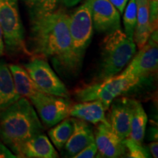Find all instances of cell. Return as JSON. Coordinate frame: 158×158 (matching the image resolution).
<instances>
[{"instance_id": "6da1fadb", "label": "cell", "mask_w": 158, "mask_h": 158, "mask_svg": "<svg viewBox=\"0 0 158 158\" xmlns=\"http://www.w3.org/2000/svg\"><path fill=\"white\" fill-rule=\"evenodd\" d=\"M29 54L48 58L59 70L66 74L78 73L82 63L72 48L69 31V15L63 10L30 14Z\"/></svg>"}, {"instance_id": "7a4b0ae2", "label": "cell", "mask_w": 158, "mask_h": 158, "mask_svg": "<svg viewBox=\"0 0 158 158\" xmlns=\"http://www.w3.org/2000/svg\"><path fill=\"white\" fill-rule=\"evenodd\" d=\"M43 131L36 111L26 98L21 97L0 112V139L13 153L23 143Z\"/></svg>"}, {"instance_id": "3957f363", "label": "cell", "mask_w": 158, "mask_h": 158, "mask_svg": "<svg viewBox=\"0 0 158 158\" xmlns=\"http://www.w3.org/2000/svg\"><path fill=\"white\" fill-rule=\"evenodd\" d=\"M136 52V45L121 29L107 34L102 43L101 61L98 81L114 76L130 62Z\"/></svg>"}, {"instance_id": "277c9868", "label": "cell", "mask_w": 158, "mask_h": 158, "mask_svg": "<svg viewBox=\"0 0 158 158\" xmlns=\"http://www.w3.org/2000/svg\"><path fill=\"white\" fill-rule=\"evenodd\" d=\"M0 26L3 31L6 51L10 54H30L25 43L19 0H0Z\"/></svg>"}, {"instance_id": "5b68a950", "label": "cell", "mask_w": 158, "mask_h": 158, "mask_svg": "<svg viewBox=\"0 0 158 158\" xmlns=\"http://www.w3.org/2000/svg\"><path fill=\"white\" fill-rule=\"evenodd\" d=\"M137 84L123 75H116L78 89L75 92V96L81 102L99 100L107 110L114 99Z\"/></svg>"}, {"instance_id": "8992f818", "label": "cell", "mask_w": 158, "mask_h": 158, "mask_svg": "<svg viewBox=\"0 0 158 158\" xmlns=\"http://www.w3.org/2000/svg\"><path fill=\"white\" fill-rule=\"evenodd\" d=\"M91 0H86L69 17V31L73 52L82 63L93 35Z\"/></svg>"}, {"instance_id": "52a82bcc", "label": "cell", "mask_w": 158, "mask_h": 158, "mask_svg": "<svg viewBox=\"0 0 158 158\" xmlns=\"http://www.w3.org/2000/svg\"><path fill=\"white\" fill-rule=\"evenodd\" d=\"M157 29L153 31L147 42L132 58L122 75L138 84L142 79L157 72L158 66Z\"/></svg>"}, {"instance_id": "ba28073f", "label": "cell", "mask_w": 158, "mask_h": 158, "mask_svg": "<svg viewBox=\"0 0 158 158\" xmlns=\"http://www.w3.org/2000/svg\"><path fill=\"white\" fill-rule=\"evenodd\" d=\"M25 70L45 94L69 98V92L65 85L59 79L46 61L41 57H35L24 64Z\"/></svg>"}, {"instance_id": "9c48e42d", "label": "cell", "mask_w": 158, "mask_h": 158, "mask_svg": "<svg viewBox=\"0 0 158 158\" xmlns=\"http://www.w3.org/2000/svg\"><path fill=\"white\" fill-rule=\"evenodd\" d=\"M41 120L48 127L62 121L70 115L71 102L68 98L41 92L30 100Z\"/></svg>"}, {"instance_id": "30bf717a", "label": "cell", "mask_w": 158, "mask_h": 158, "mask_svg": "<svg viewBox=\"0 0 158 158\" xmlns=\"http://www.w3.org/2000/svg\"><path fill=\"white\" fill-rule=\"evenodd\" d=\"M93 27L100 33L121 29L120 13L108 0H91Z\"/></svg>"}, {"instance_id": "8fae6325", "label": "cell", "mask_w": 158, "mask_h": 158, "mask_svg": "<svg viewBox=\"0 0 158 158\" xmlns=\"http://www.w3.org/2000/svg\"><path fill=\"white\" fill-rule=\"evenodd\" d=\"M134 100L120 98L114 99L108 109V122L122 139L129 138L133 113Z\"/></svg>"}, {"instance_id": "7c38bea8", "label": "cell", "mask_w": 158, "mask_h": 158, "mask_svg": "<svg viewBox=\"0 0 158 158\" xmlns=\"http://www.w3.org/2000/svg\"><path fill=\"white\" fill-rule=\"evenodd\" d=\"M98 124L94 133V142L101 157L116 158L125 155L123 139L114 131L108 121Z\"/></svg>"}, {"instance_id": "4fadbf2b", "label": "cell", "mask_w": 158, "mask_h": 158, "mask_svg": "<svg viewBox=\"0 0 158 158\" xmlns=\"http://www.w3.org/2000/svg\"><path fill=\"white\" fill-rule=\"evenodd\" d=\"M18 157L56 158L58 154L46 135L37 134L21 144L14 152Z\"/></svg>"}, {"instance_id": "5bb4252c", "label": "cell", "mask_w": 158, "mask_h": 158, "mask_svg": "<svg viewBox=\"0 0 158 158\" xmlns=\"http://www.w3.org/2000/svg\"><path fill=\"white\" fill-rule=\"evenodd\" d=\"M73 123L72 135L63 147L64 155L69 157H73L86 146L94 142V132L87 122L73 117Z\"/></svg>"}, {"instance_id": "9a60e30c", "label": "cell", "mask_w": 158, "mask_h": 158, "mask_svg": "<svg viewBox=\"0 0 158 158\" xmlns=\"http://www.w3.org/2000/svg\"><path fill=\"white\" fill-rule=\"evenodd\" d=\"M106 110L101 102L99 100H92L81 102L71 106L70 115L86 122L98 124L100 122L107 121Z\"/></svg>"}, {"instance_id": "2e32d148", "label": "cell", "mask_w": 158, "mask_h": 158, "mask_svg": "<svg viewBox=\"0 0 158 158\" xmlns=\"http://www.w3.org/2000/svg\"><path fill=\"white\" fill-rule=\"evenodd\" d=\"M137 21L133 35V41L138 48L146 44L152 32L149 22V0H135Z\"/></svg>"}, {"instance_id": "e0dca14e", "label": "cell", "mask_w": 158, "mask_h": 158, "mask_svg": "<svg viewBox=\"0 0 158 158\" xmlns=\"http://www.w3.org/2000/svg\"><path fill=\"white\" fill-rule=\"evenodd\" d=\"M20 98L15 89L9 65L0 61V112L14 103Z\"/></svg>"}, {"instance_id": "ac0fdd59", "label": "cell", "mask_w": 158, "mask_h": 158, "mask_svg": "<svg viewBox=\"0 0 158 158\" xmlns=\"http://www.w3.org/2000/svg\"><path fill=\"white\" fill-rule=\"evenodd\" d=\"M9 68L13 76L15 89L20 96L30 100L40 93L43 92L37 86L24 68L16 64H10Z\"/></svg>"}, {"instance_id": "d6986e66", "label": "cell", "mask_w": 158, "mask_h": 158, "mask_svg": "<svg viewBox=\"0 0 158 158\" xmlns=\"http://www.w3.org/2000/svg\"><path fill=\"white\" fill-rule=\"evenodd\" d=\"M148 117L141 102L134 100L133 113L129 138L137 143L142 144L146 133Z\"/></svg>"}, {"instance_id": "ffe728a7", "label": "cell", "mask_w": 158, "mask_h": 158, "mask_svg": "<svg viewBox=\"0 0 158 158\" xmlns=\"http://www.w3.org/2000/svg\"><path fill=\"white\" fill-rule=\"evenodd\" d=\"M73 128V118H65L56 127L49 130V137L57 149H63L64 144L72 135Z\"/></svg>"}, {"instance_id": "44dd1931", "label": "cell", "mask_w": 158, "mask_h": 158, "mask_svg": "<svg viewBox=\"0 0 158 158\" xmlns=\"http://www.w3.org/2000/svg\"><path fill=\"white\" fill-rule=\"evenodd\" d=\"M124 10L123 23L124 33L130 39L133 40L136 21H137V6L135 0H129Z\"/></svg>"}, {"instance_id": "7402d4cb", "label": "cell", "mask_w": 158, "mask_h": 158, "mask_svg": "<svg viewBox=\"0 0 158 158\" xmlns=\"http://www.w3.org/2000/svg\"><path fill=\"white\" fill-rule=\"evenodd\" d=\"M28 6L30 14L50 13L56 10L59 0H23Z\"/></svg>"}, {"instance_id": "603a6c76", "label": "cell", "mask_w": 158, "mask_h": 158, "mask_svg": "<svg viewBox=\"0 0 158 158\" xmlns=\"http://www.w3.org/2000/svg\"><path fill=\"white\" fill-rule=\"evenodd\" d=\"M125 147V155L131 158H147L149 157V152L142 144L137 143L130 138L123 139Z\"/></svg>"}, {"instance_id": "cb8c5ba5", "label": "cell", "mask_w": 158, "mask_h": 158, "mask_svg": "<svg viewBox=\"0 0 158 158\" xmlns=\"http://www.w3.org/2000/svg\"><path fill=\"white\" fill-rule=\"evenodd\" d=\"M158 2L157 0H149V22L152 30L157 29Z\"/></svg>"}, {"instance_id": "d4e9b609", "label": "cell", "mask_w": 158, "mask_h": 158, "mask_svg": "<svg viewBox=\"0 0 158 158\" xmlns=\"http://www.w3.org/2000/svg\"><path fill=\"white\" fill-rule=\"evenodd\" d=\"M98 153V147L95 142L89 144L86 147L84 148L81 151L77 153L74 156V158H92L96 157V154Z\"/></svg>"}, {"instance_id": "484cf974", "label": "cell", "mask_w": 158, "mask_h": 158, "mask_svg": "<svg viewBox=\"0 0 158 158\" xmlns=\"http://www.w3.org/2000/svg\"><path fill=\"white\" fill-rule=\"evenodd\" d=\"M18 157L7 146L0 141V158H16Z\"/></svg>"}, {"instance_id": "4316f807", "label": "cell", "mask_w": 158, "mask_h": 158, "mask_svg": "<svg viewBox=\"0 0 158 158\" xmlns=\"http://www.w3.org/2000/svg\"><path fill=\"white\" fill-rule=\"evenodd\" d=\"M108 1L118 10L120 15H122L129 0H108Z\"/></svg>"}, {"instance_id": "83f0119b", "label": "cell", "mask_w": 158, "mask_h": 158, "mask_svg": "<svg viewBox=\"0 0 158 158\" xmlns=\"http://www.w3.org/2000/svg\"><path fill=\"white\" fill-rule=\"evenodd\" d=\"M149 149L148 151L151 153L153 157L157 158L158 157V143L157 141H153V142L150 143L148 146Z\"/></svg>"}, {"instance_id": "f1b7e54d", "label": "cell", "mask_w": 158, "mask_h": 158, "mask_svg": "<svg viewBox=\"0 0 158 158\" xmlns=\"http://www.w3.org/2000/svg\"><path fill=\"white\" fill-rule=\"evenodd\" d=\"M149 139L152 141H157V127H152L149 130Z\"/></svg>"}, {"instance_id": "f546056e", "label": "cell", "mask_w": 158, "mask_h": 158, "mask_svg": "<svg viewBox=\"0 0 158 158\" xmlns=\"http://www.w3.org/2000/svg\"><path fill=\"white\" fill-rule=\"evenodd\" d=\"M5 51V41H4L3 31L0 26V57L2 56Z\"/></svg>"}, {"instance_id": "4dcf8cb0", "label": "cell", "mask_w": 158, "mask_h": 158, "mask_svg": "<svg viewBox=\"0 0 158 158\" xmlns=\"http://www.w3.org/2000/svg\"><path fill=\"white\" fill-rule=\"evenodd\" d=\"M62 1L66 7H73V6L80 2L82 0H62Z\"/></svg>"}]
</instances>
